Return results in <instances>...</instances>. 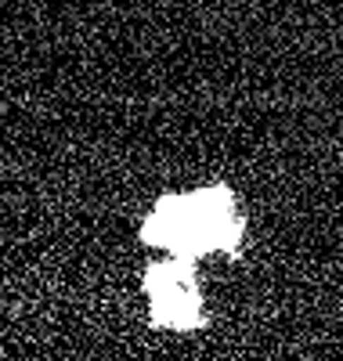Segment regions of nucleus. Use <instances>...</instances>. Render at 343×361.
Returning <instances> with one entry per match:
<instances>
[{"mask_svg": "<svg viewBox=\"0 0 343 361\" xmlns=\"http://www.w3.org/2000/svg\"><path fill=\"white\" fill-rule=\"evenodd\" d=\"M141 235L148 246L184 260L235 253L242 243V214L228 188H199L160 199Z\"/></svg>", "mask_w": 343, "mask_h": 361, "instance_id": "nucleus-1", "label": "nucleus"}, {"mask_svg": "<svg viewBox=\"0 0 343 361\" xmlns=\"http://www.w3.org/2000/svg\"><path fill=\"white\" fill-rule=\"evenodd\" d=\"M145 293L152 304V318L167 329H195L203 322V289L192 260L170 257L148 267Z\"/></svg>", "mask_w": 343, "mask_h": 361, "instance_id": "nucleus-2", "label": "nucleus"}]
</instances>
